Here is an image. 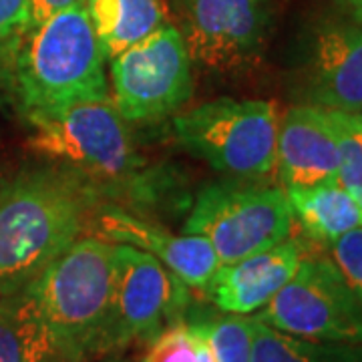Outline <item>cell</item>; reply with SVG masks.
I'll return each instance as SVG.
<instances>
[{
	"mask_svg": "<svg viewBox=\"0 0 362 362\" xmlns=\"http://www.w3.org/2000/svg\"><path fill=\"white\" fill-rule=\"evenodd\" d=\"M197 334L194 326L185 322L171 324L153 338L145 362H195Z\"/></svg>",
	"mask_w": 362,
	"mask_h": 362,
	"instance_id": "cell-21",
	"label": "cell"
},
{
	"mask_svg": "<svg viewBox=\"0 0 362 362\" xmlns=\"http://www.w3.org/2000/svg\"><path fill=\"white\" fill-rule=\"evenodd\" d=\"M292 221L286 189L238 180L211 183L195 195L185 232L204 235L223 266L284 242Z\"/></svg>",
	"mask_w": 362,
	"mask_h": 362,
	"instance_id": "cell-6",
	"label": "cell"
},
{
	"mask_svg": "<svg viewBox=\"0 0 362 362\" xmlns=\"http://www.w3.org/2000/svg\"><path fill=\"white\" fill-rule=\"evenodd\" d=\"M113 105L129 123L173 115L194 93L192 57L180 28L165 23L111 59Z\"/></svg>",
	"mask_w": 362,
	"mask_h": 362,
	"instance_id": "cell-7",
	"label": "cell"
},
{
	"mask_svg": "<svg viewBox=\"0 0 362 362\" xmlns=\"http://www.w3.org/2000/svg\"><path fill=\"white\" fill-rule=\"evenodd\" d=\"M85 2L87 0H30V28L65 8L85 6Z\"/></svg>",
	"mask_w": 362,
	"mask_h": 362,
	"instance_id": "cell-24",
	"label": "cell"
},
{
	"mask_svg": "<svg viewBox=\"0 0 362 362\" xmlns=\"http://www.w3.org/2000/svg\"><path fill=\"white\" fill-rule=\"evenodd\" d=\"M185 284L151 254L115 244L111 349L153 340L183 308Z\"/></svg>",
	"mask_w": 362,
	"mask_h": 362,
	"instance_id": "cell-11",
	"label": "cell"
},
{
	"mask_svg": "<svg viewBox=\"0 0 362 362\" xmlns=\"http://www.w3.org/2000/svg\"><path fill=\"white\" fill-rule=\"evenodd\" d=\"M26 117L33 125V149L78 173L99 195L141 187L147 163L135 149L127 121L111 99Z\"/></svg>",
	"mask_w": 362,
	"mask_h": 362,
	"instance_id": "cell-4",
	"label": "cell"
},
{
	"mask_svg": "<svg viewBox=\"0 0 362 362\" xmlns=\"http://www.w3.org/2000/svg\"><path fill=\"white\" fill-rule=\"evenodd\" d=\"M194 326V324H192ZM195 334H197V356H195V362H216V358H214V352H211V349H209V344H207V340L204 338V334L197 330L194 326Z\"/></svg>",
	"mask_w": 362,
	"mask_h": 362,
	"instance_id": "cell-26",
	"label": "cell"
},
{
	"mask_svg": "<svg viewBox=\"0 0 362 362\" xmlns=\"http://www.w3.org/2000/svg\"><path fill=\"white\" fill-rule=\"evenodd\" d=\"M30 28V0H0V45H16Z\"/></svg>",
	"mask_w": 362,
	"mask_h": 362,
	"instance_id": "cell-23",
	"label": "cell"
},
{
	"mask_svg": "<svg viewBox=\"0 0 362 362\" xmlns=\"http://www.w3.org/2000/svg\"><path fill=\"white\" fill-rule=\"evenodd\" d=\"M175 141L233 180H262L276 168L278 113L268 101L230 99L197 105L173 119Z\"/></svg>",
	"mask_w": 362,
	"mask_h": 362,
	"instance_id": "cell-5",
	"label": "cell"
},
{
	"mask_svg": "<svg viewBox=\"0 0 362 362\" xmlns=\"http://www.w3.org/2000/svg\"><path fill=\"white\" fill-rule=\"evenodd\" d=\"M192 61L216 73L258 65L274 30L272 0H171Z\"/></svg>",
	"mask_w": 362,
	"mask_h": 362,
	"instance_id": "cell-9",
	"label": "cell"
},
{
	"mask_svg": "<svg viewBox=\"0 0 362 362\" xmlns=\"http://www.w3.org/2000/svg\"><path fill=\"white\" fill-rule=\"evenodd\" d=\"M89 226L97 232V238L151 254L183 284L192 288L204 290L220 268L216 250L204 235H175L153 221L143 220L113 204H99L95 207Z\"/></svg>",
	"mask_w": 362,
	"mask_h": 362,
	"instance_id": "cell-12",
	"label": "cell"
},
{
	"mask_svg": "<svg viewBox=\"0 0 362 362\" xmlns=\"http://www.w3.org/2000/svg\"><path fill=\"white\" fill-rule=\"evenodd\" d=\"M340 147L338 181L362 209V123L358 117L340 111H328Z\"/></svg>",
	"mask_w": 362,
	"mask_h": 362,
	"instance_id": "cell-20",
	"label": "cell"
},
{
	"mask_svg": "<svg viewBox=\"0 0 362 362\" xmlns=\"http://www.w3.org/2000/svg\"><path fill=\"white\" fill-rule=\"evenodd\" d=\"M332 262L362 302V226L338 235L330 244Z\"/></svg>",
	"mask_w": 362,
	"mask_h": 362,
	"instance_id": "cell-22",
	"label": "cell"
},
{
	"mask_svg": "<svg viewBox=\"0 0 362 362\" xmlns=\"http://www.w3.org/2000/svg\"><path fill=\"white\" fill-rule=\"evenodd\" d=\"M292 218L320 244H330L338 235L362 226V209L340 185L320 183L310 187H286Z\"/></svg>",
	"mask_w": 362,
	"mask_h": 362,
	"instance_id": "cell-15",
	"label": "cell"
},
{
	"mask_svg": "<svg viewBox=\"0 0 362 362\" xmlns=\"http://www.w3.org/2000/svg\"><path fill=\"white\" fill-rule=\"evenodd\" d=\"M254 324L256 316L228 314L194 326L207 340L216 362H252Z\"/></svg>",
	"mask_w": 362,
	"mask_h": 362,
	"instance_id": "cell-19",
	"label": "cell"
},
{
	"mask_svg": "<svg viewBox=\"0 0 362 362\" xmlns=\"http://www.w3.org/2000/svg\"><path fill=\"white\" fill-rule=\"evenodd\" d=\"M99 192L66 168L39 169L0 189V298L25 290L89 226Z\"/></svg>",
	"mask_w": 362,
	"mask_h": 362,
	"instance_id": "cell-1",
	"label": "cell"
},
{
	"mask_svg": "<svg viewBox=\"0 0 362 362\" xmlns=\"http://www.w3.org/2000/svg\"><path fill=\"white\" fill-rule=\"evenodd\" d=\"M346 8H349V14L362 25V0H344Z\"/></svg>",
	"mask_w": 362,
	"mask_h": 362,
	"instance_id": "cell-27",
	"label": "cell"
},
{
	"mask_svg": "<svg viewBox=\"0 0 362 362\" xmlns=\"http://www.w3.org/2000/svg\"><path fill=\"white\" fill-rule=\"evenodd\" d=\"M0 362H69L25 290L0 300Z\"/></svg>",
	"mask_w": 362,
	"mask_h": 362,
	"instance_id": "cell-16",
	"label": "cell"
},
{
	"mask_svg": "<svg viewBox=\"0 0 362 362\" xmlns=\"http://www.w3.org/2000/svg\"><path fill=\"white\" fill-rule=\"evenodd\" d=\"M115 244L78 238L26 286L40 320L69 362L111 350Z\"/></svg>",
	"mask_w": 362,
	"mask_h": 362,
	"instance_id": "cell-2",
	"label": "cell"
},
{
	"mask_svg": "<svg viewBox=\"0 0 362 362\" xmlns=\"http://www.w3.org/2000/svg\"><path fill=\"white\" fill-rule=\"evenodd\" d=\"M85 8L109 61L168 23L161 0H87Z\"/></svg>",
	"mask_w": 362,
	"mask_h": 362,
	"instance_id": "cell-17",
	"label": "cell"
},
{
	"mask_svg": "<svg viewBox=\"0 0 362 362\" xmlns=\"http://www.w3.org/2000/svg\"><path fill=\"white\" fill-rule=\"evenodd\" d=\"M258 320L286 334L328 342H362V302L332 258L306 256Z\"/></svg>",
	"mask_w": 362,
	"mask_h": 362,
	"instance_id": "cell-8",
	"label": "cell"
},
{
	"mask_svg": "<svg viewBox=\"0 0 362 362\" xmlns=\"http://www.w3.org/2000/svg\"><path fill=\"white\" fill-rule=\"evenodd\" d=\"M16 45H0V93L14 83V59H16Z\"/></svg>",
	"mask_w": 362,
	"mask_h": 362,
	"instance_id": "cell-25",
	"label": "cell"
},
{
	"mask_svg": "<svg viewBox=\"0 0 362 362\" xmlns=\"http://www.w3.org/2000/svg\"><path fill=\"white\" fill-rule=\"evenodd\" d=\"M296 90L302 105L362 115V25L352 16L314 21L300 39Z\"/></svg>",
	"mask_w": 362,
	"mask_h": 362,
	"instance_id": "cell-10",
	"label": "cell"
},
{
	"mask_svg": "<svg viewBox=\"0 0 362 362\" xmlns=\"http://www.w3.org/2000/svg\"><path fill=\"white\" fill-rule=\"evenodd\" d=\"M276 165L284 187H310L338 181L340 147L326 109L290 107L278 125Z\"/></svg>",
	"mask_w": 362,
	"mask_h": 362,
	"instance_id": "cell-13",
	"label": "cell"
},
{
	"mask_svg": "<svg viewBox=\"0 0 362 362\" xmlns=\"http://www.w3.org/2000/svg\"><path fill=\"white\" fill-rule=\"evenodd\" d=\"M358 119H361V123H362V115H361V117H358Z\"/></svg>",
	"mask_w": 362,
	"mask_h": 362,
	"instance_id": "cell-28",
	"label": "cell"
},
{
	"mask_svg": "<svg viewBox=\"0 0 362 362\" xmlns=\"http://www.w3.org/2000/svg\"><path fill=\"white\" fill-rule=\"evenodd\" d=\"M252 362H362V342L292 337L256 318Z\"/></svg>",
	"mask_w": 362,
	"mask_h": 362,
	"instance_id": "cell-18",
	"label": "cell"
},
{
	"mask_svg": "<svg viewBox=\"0 0 362 362\" xmlns=\"http://www.w3.org/2000/svg\"><path fill=\"white\" fill-rule=\"evenodd\" d=\"M105 61L85 6L65 8L28 28L14 59V83L26 115L109 99Z\"/></svg>",
	"mask_w": 362,
	"mask_h": 362,
	"instance_id": "cell-3",
	"label": "cell"
},
{
	"mask_svg": "<svg viewBox=\"0 0 362 362\" xmlns=\"http://www.w3.org/2000/svg\"><path fill=\"white\" fill-rule=\"evenodd\" d=\"M302 258L300 242L286 238L254 256L220 266L204 290L226 314H254L288 284Z\"/></svg>",
	"mask_w": 362,
	"mask_h": 362,
	"instance_id": "cell-14",
	"label": "cell"
}]
</instances>
